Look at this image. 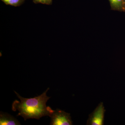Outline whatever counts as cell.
Returning a JSON list of instances; mask_svg holds the SVG:
<instances>
[{
  "mask_svg": "<svg viewBox=\"0 0 125 125\" xmlns=\"http://www.w3.org/2000/svg\"><path fill=\"white\" fill-rule=\"evenodd\" d=\"M123 11H125V2H124V7H123Z\"/></svg>",
  "mask_w": 125,
  "mask_h": 125,
  "instance_id": "ba28073f",
  "label": "cell"
},
{
  "mask_svg": "<svg viewBox=\"0 0 125 125\" xmlns=\"http://www.w3.org/2000/svg\"><path fill=\"white\" fill-rule=\"evenodd\" d=\"M0 125H21L19 121L13 116L8 113L1 112L0 114Z\"/></svg>",
  "mask_w": 125,
  "mask_h": 125,
  "instance_id": "277c9868",
  "label": "cell"
},
{
  "mask_svg": "<svg viewBox=\"0 0 125 125\" xmlns=\"http://www.w3.org/2000/svg\"><path fill=\"white\" fill-rule=\"evenodd\" d=\"M34 3L35 4H43L47 5H51L52 4V0H32Z\"/></svg>",
  "mask_w": 125,
  "mask_h": 125,
  "instance_id": "52a82bcc",
  "label": "cell"
},
{
  "mask_svg": "<svg viewBox=\"0 0 125 125\" xmlns=\"http://www.w3.org/2000/svg\"><path fill=\"white\" fill-rule=\"evenodd\" d=\"M105 110L103 102H101L94 111L89 115L87 125H103L104 124Z\"/></svg>",
  "mask_w": 125,
  "mask_h": 125,
  "instance_id": "3957f363",
  "label": "cell"
},
{
  "mask_svg": "<svg viewBox=\"0 0 125 125\" xmlns=\"http://www.w3.org/2000/svg\"><path fill=\"white\" fill-rule=\"evenodd\" d=\"M50 117L51 118L50 125H72L70 114L61 109H57L54 110Z\"/></svg>",
  "mask_w": 125,
  "mask_h": 125,
  "instance_id": "7a4b0ae2",
  "label": "cell"
},
{
  "mask_svg": "<svg viewBox=\"0 0 125 125\" xmlns=\"http://www.w3.org/2000/svg\"><path fill=\"white\" fill-rule=\"evenodd\" d=\"M49 89L48 88L41 95L30 98L22 97L14 91L20 101H14L12 105V110L18 111L17 116L22 117L25 121L30 118L39 119L44 116H51L54 110L46 105L47 102L51 98L47 95Z\"/></svg>",
  "mask_w": 125,
  "mask_h": 125,
  "instance_id": "6da1fadb",
  "label": "cell"
},
{
  "mask_svg": "<svg viewBox=\"0 0 125 125\" xmlns=\"http://www.w3.org/2000/svg\"><path fill=\"white\" fill-rule=\"evenodd\" d=\"M112 9L117 10H123L124 0H109Z\"/></svg>",
  "mask_w": 125,
  "mask_h": 125,
  "instance_id": "5b68a950",
  "label": "cell"
},
{
  "mask_svg": "<svg viewBox=\"0 0 125 125\" xmlns=\"http://www.w3.org/2000/svg\"><path fill=\"white\" fill-rule=\"evenodd\" d=\"M124 2H125V0H124Z\"/></svg>",
  "mask_w": 125,
  "mask_h": 125,
  "instance_id": "9c48e42d",
  "label": "cell"
},
{
  "mask_svg": "<svg viewBox=\"0 0 125 125\" xmlns=\"http://www.w3.org/2000/svg\"><path fill=\"white\" fill-rule=\"evenodd\" d=\"M5 4L14 7L19 6L23 4L26 0H1Z\"/></svg>",
  "mask_w": 125,
  "mask_h": 125,
  "instance_id": "8992f818",
  "label": "cell"
}]
</instances>
